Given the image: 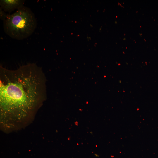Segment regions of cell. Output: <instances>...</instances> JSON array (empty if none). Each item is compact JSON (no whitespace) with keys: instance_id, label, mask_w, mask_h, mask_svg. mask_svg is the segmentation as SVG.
Wrapping results in <instances>:
<instances>
[{"instance_id":"cell-3","label":"cell","mask_w":158,"mask_h":158,"mask_svg":"<svg viewBox=\"0 0 158 158\" xmlns=\"http://www.w3.org/2000/svg\"><path fill=\"white\" fill-rule=\"evenodd\" d=\"M25 1L23 0H1L0 7L5 12L10 13L24 6Z\"/></svg>"},{"instance_id":"cell-4","label":"cell","mask_w":158,"mask_h":158,"mask_svg":"<svg viewBox=\"0 0 158 158\" xmlns=\"http://www.w3.org/2000/svg\"><path fill=\"white\" fill-rule=\"evenodd\" d=\"M8 14H6L5 12L0 7V18L3 20L4 21L7 18Z\"/></svg>"},{"instance_id":"cell-2","label":"cell","mask_w":158,"mask_h":158,"mask_svg":"<svg viewBox=\"0 0 158 158\" xmlns=\"http://www.w3.org/2000/svg\"><path fill=\"white\" fill-rule=\"evenodd\" d=\"M37 25L36 18L30 9L24 6L8 14L3 21L5 33L13 39L21 40L30 36Z\"/></svg>"},{"instance_id":"cell-1","label":"cell","mask_w":158,"mask_h":158,"mask_svg":"<svg viewBox=\"0 0 158 158\" xmlns=\"http://www.w3.org/2000/svg\"><path fill=\"white\" fill-rule=\"evenodd\" d=\"M46 78L41 67L29 63L16 69L0 67V114L7 130L32 119L45 100Z\"/></svg>"}]
</instances>
